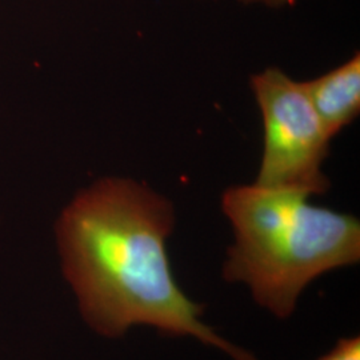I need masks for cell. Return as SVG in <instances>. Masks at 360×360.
<instances>
[{"instance_id":"obj_5","label":"cell","mask_w":360,"mask_h":360,"mask_svg":"<svg viewBox=\"0 0 360 360\" xmlns=\"http://www.w3.org/2000/svg\"><path fill=\"white\" fill-rule=\"evenodd\" d=\"M316 360H360V338H342L334 347Z\"/></svg>"},{"instance_id":"obj_6","label":"cell","mask_w":360,"mask_h":360,"mask_svg":"<svg viewBox=\"0 0 360 360\" xmlns=\"http://www.w3.org/2000/svg\"><path fill=\"white\" fill-rule=\"evenodd\" d=\"M240 1L245 4L264 6L269 8H283V7L294 6L299 0H240Z\"/></svg>"},{"instance_id":"obj_3","label":"cell","mask_w":360,"mask_h":360,"mask_svg":"<svg viewBox=\"0 0 360 360\" xmlns=\"http://www.w3.org/2000/svg\"><path fill=\"white\" fill-rule=\"evenodd\" d=\"M264 129V146L255 183L311 196L330 190L323 171L331 138L303 82L276 67L250 79Z\"/></svg>"},{"instance_id":"obj_2","label":"cell","mask_w":360,"mask_h":360,"mask_svg":"<svg viewBox=\"0 0 360 360\" xmlns=\"http://www.w3.org/2000/svg\"><path fill=\"white\" fill-rule=\"evenodd\" d=\"M221 211L233 242L221 275L245 284L257 306L288 319L304 290L324 274L360 262V221L309 203L306 193L257 183L229 187Z\"/></svg>"},{"instance_id":"obj_4","label":"cell","mask_w":360,"mask_h":360,"mask_svg":"<svg viewBox=\"0 0 360 360\" xmlns=\"http://www.w3.org/2000/svg\"><path fill=\"white\" fill-rule=\"evenodd\" d=\"M303 84L328 136L334 139L359 116V52L321 77L303 82Z\"/></svg>"},{"instance_id":"obj_1","label":"cell","mask_w":360,"mask_h":360,"mask_svg":"<svg viewBox=\"0 0 360 360\" xmlns=\"http://www.w3.org/2000/svg\"><path fill=\"white\" fill-rule=\"evenodd\" d=\"M175 221L168 198L129 178H103L72 198L55 239L82 319L107 339L147 326L193 338L232 360H259L203 322L205 306L175 281L167 252Z\"/></svg>"}]
</instances>
